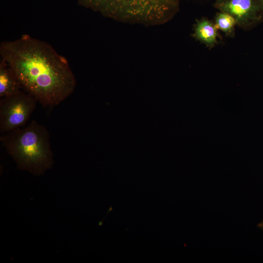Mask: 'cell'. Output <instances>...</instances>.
<instances>
[{
	"label": "cell",
	"mask_w": 263,
	"mask_h": 263,
	"mask_svg": "<svg viewBox=\"0 0 263 263\" xmlns=\"http://www.w3.org/2000/svg\"><path fill=\"white\" fill-rule=\"evenodd\" d=\"M0 55L22 89L44 106L58 105L75 89L76 79L68 61L45 41L23 35L1 42Z\"/></svg>",
	"instance_id": "obj_1"
},
{
	"label": "cell",
	"mask_w": 263,
	"mask_h": 263,
	"mask_svg": "<svg viewBox=\"0 0 263 263\" xmlns=\"http://www.w3.org/2000/svg\"><path fill=\"white\" fill-rule=\"evenodd\" d=\"M37 101L21 90L0 98V132L7 133L26 124L36 108Z\"/></svg>",
	"instance_id": "obj_4"
},
{
	"label": "cell",
	"mask_w": 263,
	"mask_h": 263,
	"mask_svg": "<svg viewBox=\"0 0 263 263\" xmlns=\"http://www.w3.org/2000/svg\"><path fill=\"white\" fill-rule=\"evenodd\" d=\"M79 5L118 21L164 24L179 10L180 0H77Z\"/></svg>",
	"instance_id": "obj_2"
},
{
	"label": "cell",
	"mask_w": 263,
	"mask_h": 263,
	"mask_svg": "<svg viewBox=\"0 0 263 263\" xmlns=\"http://www.w3.org/2000/svg\"><path fill=\"white\" fill-rule=\"evenodd\" d=\"M0 141L21 169L38 173L51 166L49 132L34 120L1 136Z\"/></svg>",
	"instance_id": "obj_3"
},
{
	"label": "cell",
	"mask_w": 263,
	"mask_h": 263,
	"mask_svg": "<svg viewBox=\"0 0 263 263\" xmlns=\"http://www.w3.org/2000/svg\"><path fill=\"white\" fill-rule=\"evenodd\" d=\"M214 23L218 30L227 36H234L235 27L237 23L235 19L230 15L220 11L215 16Z\"/></svg>",
	"instance_id": "obj_8"
},
{
	"label": "cell",
	"mask_w": 263,
	"mask_h": 263,
	"mask_svg": "<svg viewBox=\"0 0 263 263\" xmlns=\"http://www.w3.org/2000/svg\"><path fill=\"white\" fill-rule=\"evenodd\" d=\"M218 29L214 22L203 18L194 26V37L209 48L217 43Z\"/></svg>",
	"instance_id": "obj_7"
},
{
	"label": "cell",
	"mask_w": 263,
	"mask_h": 263,
	"mask_svg": "<svg viewBox=\"0 0 263 263\" xmlns=\"http://www.w3.org/2000/svg\"><path fill=\"white\" fill-rule=\"evenodd\" d=\"M214 7L232 16L238 25L249 29L263 20L262 0H215Z\"/></svg>",
	"instance_id": "obj_5"
},
{
	"label": "cell",
	"mask_w": 263,
	"mask_h": 263,
	"mask_svg": "<svg viewBox=\"0 0 263 263\" xmlns=\"http://www.w3.org/2000/svg\"><path fill=\"white\" fill-rule=\"evenodd\" d=\"M14 72L3 59L0 60V97L14 94L21 89Z\"/></svg>",
	"instance_id": "obj_6"
},
{
	"label": "cell",
	"mask_w": 263,
	"mask_h": 263,
	"mask_svg": "<svg viewBox=\"0 0 263 263\" xmlns=\"http://www.w3.org/2000/svg\"><path fill=\"white\" fill-rule=\"evenodd\" d=\"M258 227L263 231V219L262 222L258 225Z\"/></svg>",
	"instance_id": "obj_9"
},
{
	"label": "cell",
	"mask_w": 263,
	"mask_h": 263,
	"mask_svg": "<svg viewBox=\"0 0 263 263\" xmlns=\"http://www.w3.org/2000/svg\"><path fill=\"white\" fill-rule=\"evenodd\" d=\"M262 1H263V0H262Z\"/></svg>",
	"instance_id": "obj_10"
}]
</instances>
